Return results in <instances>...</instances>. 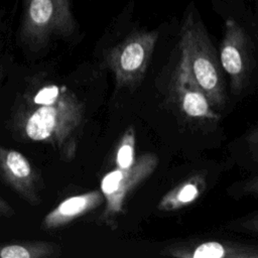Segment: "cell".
Returning <instances> with one entry per match:
<instances>
[{
  "mask_svg": "<svg viewBox=\"0 0 258 258\" xmlns=\"http://www.w3.org/2000/svg\"><path fill=\"white\" fill-rule=\"evenodd\" d=\"M37 106L24 121L26 137L56 146L64 157L73 158L85 121L84 105L64 87L55 101Z\"/></svg>",
  "mask_w": 258,
  "mask_h": 258,
  "instance_id": "6da1fadb",
  "label": "cell"
},
{
  "mask_svg": "<svg viewBox=\"0 0 258 258\" xmlns=\"http://www.w3.org/2000/svg\"><path fill=\"white\" fill-rule=\"evenodd\" d=\"M180 60L212 106L222 107L226 102L221 64L203 22L189 12L183 21L179 38Z\"/></svg>",
  "mask_w": 258,
  "mask_h": 258,
  "instance_id": "7a4b0ae2",
  "label": "cell"
},
{
  "mask_svg": "<svg viewBox=\"0 0 258 258\" xmlns=\"http://www.w3.org/2000/svg\"><path fill=\"white\" fill-rule=\"evenodd\" d=\"M77 29L71 0H24L20 32L33 46H42L53 37H70Z\"/></svg>",
  "mask_w": 258,
  "mask_h": 258,
  "instance_id": "3957f363",
  "label": "cell"
},
{
  "mask_svg": "<svg viewBox=\"0 0 258 258\" xmlns=\"http://www.w3.org/2000/svg\"><path fill=\"white\" fill-rule=\"evenodd\" d=\"M158 38L157 31H137L118 43L108 55V64L117 87L139 83L148 66Z\"/></svg>",
  "mask_w": 258,
  "mask_h": 258,
  "instance_id": "277c9868",
  "label": "cell"
},
{
  "mask_svg": "<svg viewBox=\"0 0 258 258\" xmlns=\"http://www.w3.org/2000/svg\"><path fill=\"white\" fill-rule=\"evenodd\" d=\"M157 163L158 158L154 153H143L135 158L131 166L127 168L116 167L105 174L100 185L106 201L101 218L108 221L121 214L128 195L151 175Z\"/></svg>",
  "mask_w": 258,
  "mask_h": 258,
  "instance_id": "5b68a950",
  "label": "cell"
},
{
  "mask_svg": "<svg viewBox=\"0 0 258 258\" xmlns=\"http://www.w3.org/2000/svg\"><path fill=\"white\" fill-rule=\"evenodd\" d=\"M220 64L228 74L233 92L246 85L252 69L250 40L244 28L234 19H228L220 46Z\"/></svg>",
  "mask_w": 258,
  "mask_h": 258,
  "instance_id": "8992f818",
  "label": "cell"
},
{
  "mask_svg": "<svg viewBox=\"0 0 258 258\" xmlns=\"http://www.w3.org/2000/svg\"><path fill=\"white\" fill-rule=\"evenodd\" d=\"M0 172L23 199L32 205L39 203L35 173L21 152L0 146Z\"/></svg>",
  "mask_w": 258,
  "mask_h": 258,
  "instance_id": "52a82bcc",
  "label": "cell"
},
{
  "mask_svg": "<svg viewBox=\"0 0 258 258\" xmlns=\"http://www.w3.org/2000/svg\"><path fill=\"white\" fill-rule=\"evenodd\" d=\"M173 91L180 109L188 117L219 120V115L214 111L206 94L194 81L188 71L180 64L175 74Z\"/></svg>",
  "mask_w": 258,
  "mask_h": 258,
  "instance_id": "ba28073f",
  "label": "cell"
},
{
  "mask_svg": "<svg viewBox=\"0 0 258 258\" xmlns=\"http://www.w3.org/2000/svg\"><path fill=\"white\" fill-rule=\"evenodd\" d=\"M103 194L92 190L70 197L58 204L43 219L42 228L56 229L93 211L103 203Z\"/></svg>",
  "mask_w": 258,
  "mask_h": 258,
  "instance_id": "9c48e42d",
  "label": "cell"
},
{
  "mask_svg": "<svg viewBox=\"0 0 258 258\" xmlns=\"http://www.w3.org/2000/svg\"><path fill=\"white\" fill-rule=\"evenodd\" d=\"M168 254L181 258H257L253 246L230 242L207 241L188 247L171 248Z\"/></svg>",
  "mask_w": 258,
  "mask_h": 258,
  "instance_id": "30bf717a",
  "label": "cell"
},
{
  "mask_svg": "<svg viewBox=\"0 0 258 258\" xmlns=\"http://www.w3.org/2000/svg\"><path fill=\"white\" fill-rule=\"evenodd\" d=\"M206 188V180L202 175H195L169 190L159 202L160 211L180 210L199 199Z\"/></svg>",
  "mask_w": 258,
  "mask_h": 258,
  "instance_id": "8fae6325",
  "label": "cell"
},
{
  "mask_svg": "<svg viewBox=\"0 0 258 258\" xmlns=\"http://www.w3.org/2000/svg\"><path fill=\"white\" fill-rule=\"evenodd\" d=\"M54 245L44 242H27L0 246V258H40L56 254Z\"/></svg>",
  "mask_w": 258,
  "mask_h": 258,
  "instance_id": "7c38bea8",
  "label": "cell"
},
{
  "mask_svg": "<svg viewBox=\"0 0 258 258\" xmlns=\"http://www.w3.org/2000/svg\"><path fill=\"white\" fill-rule=\"evenodd\" d=\"M135 131L132 126L128 127L122 135L119 146L116 151V165L119 168H127L131 166L135 160Z\"/></svg>",
  "mask_w": 258,
  "mask_h": 258,
  "instance_id": "4fadbf2b",
  "label": "cell"
},
{
  "mask_svg": "<svg viewBox=\"0 0 258 258\" xmlns=\"http://www.w3.org/2000/svg\"><path fill=\"white\" fill-rule=\"evenodd\" d=\"M13 213L10 206L0 198V215H11Z\"/></svg>",
  "mask_w": 258,
  "mask_h": 258,
  "instance_id": "5bb4252c",
  "label": "cell"
}]
</instances>
